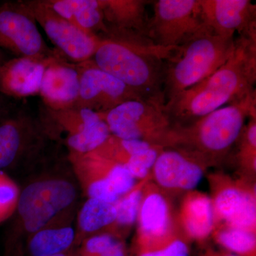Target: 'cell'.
<instances>
[{
  "label": "cell",
  "instance_id": "34",
  "mask_svg": "<svg viewBox=\"0 0 256 256\" xmlns=\"http://www.w3.org/2000/svg\"><path fill=\"white\" fill-rule=\"evenodd\" d=\"M70 256H80L78 254V252H76V250H72V252H70Z\"/></svg>",
  "mask_w": 256,
  "mask_h": 256
},
{
  "label": "cell",
  "instance_id": "7",
  "mask_svg": "<svg viewBox=\"0 0 256 256\" xmlns=\"http://www.w3.org/2000/svg\"><path fill=\"white\" fill-rule=\"evenodd\" d=\"M172 198L156 186L151 178L146 182L138 212L136 236L129 254L158 250L175 239L182 238Z\"/></svg>",
  "mask_w": 256,
  "mask_h": 256
},
{
  "label": "cell",
  "instance_id": "20",
  "mask_svg": "<svg viewBox=\"0 0 256 256\" xmlns=\"http://www.w3.org/2000/svg\"><path fill=\"white\" fill-rule=\"evenodd\" d=\"M79 74L75 66L50 57L42 78L40 94L53 110L75 107L79 94Z\"/></svg>",
  "mask_w": 256,
  "mask_h": 256
},
{
  "label": "cell",
  "instance_id": "10",
  "mask_svg": "<svg viewBox=\"0 0 256 256\" xmlns=\"http://www.w3.org/2000/svg\"><path fill=\"white\" fill-rule=\"evenodd\" d=\"M69 161L79 186L88 198L114 203L137 183L127 168L97 156L69 152Z\"/></svg>",
  "mask_w": 256,
  "mask_h": 256
},
{
  "label": "cell",
  "instance_id": "1",
  "mask_svg": "<svg viewBox=\"0 0 256 256\" xmlns=\"http://www.w3.org/2000/svg\"><path fill=\"white\" fill-rule=\"evenodd\" d=\"M256 30L235 38L228 60L196 85L165 104L172 124H191L256 92Z\"/></svg>",
  "mask_w": 256,
  "mask_h": 256
},
{
  "label": "cell",
  "instance_id": "11",
  "mask_svg": "<svg viewBox=\"0 0 256 256\" xmlns=\"http://www.w3.org/2000/svg\"><path fill=\"white\" fill-rule=\"evenodd\" d=\"M206 26L200 0H158L153 3L148 36L156 46L176 48Z\"/></svg>",
  "mask_w": 256,
  "mask_h": 256
},
{
  "label": "cell",
  "instance_id": "5",
  "mask_svg": "<svg viewBox=\"0 0 256 256\" xmlns=\"http://www.w3.org/2000/svg\"><path fill=\"white\" fill-rule=\"evenodd\" d=\"M234 46V37L220 36L206 26L174 48L164 62L165 104L214 73L230 58Z\"/></svg>",
  "mask_w": 256,
  "mask_h": 256
},
{
  "label": "cell",
  "instance_id": "16",
  "mask_svg": "<svg viewBox=\"0 0 256 256\" xmlns=\"http://www.w3.org/2000/svg\"><path fill=\"white\" fill-rule=\"evenodd\" d=\"M44 133L40 122L18 116L0 124V171L13 168L21 160L38 156Z\"/></svg>",
  "mask_w": 256,
  "mask_h": 256
},
{
  "label": "cell",
  "instance_id": "36",
  "mask_svg": "<svg viewBox=\"0 0 256 256\" xmlns=\"http://www.w3.org/2000/svg\"><path fill=\"white\" fill-rule=\"evenodd\" d=\"M4 64L2 60V56L1 52H0V66Z\"/></svg>",
  "mask_w": 256,
  "mask_h": 256
},
{
  "label": "cell",
  "instance_id": "33",
  "mask_svg": "<svg viewBox=\"0 0 256 256\" xmlns=\"http://www.w3.org/2000/svg\"><path fill=\"white\" fill-rule=\"evenodd\" d=\"M100 256H129V250L124 240H118Z\"/></svg>",
  "mask_w": 256,
  "mask_h": 256
},
{
  "label": "cell",
  "instance_id": "3",
  "mask_svg": "<svg viewBox=\"0 0 256 256\" xmlns=\"http://www.w3.org/2000/svg\"><path fill=\"white\" fill-rule=\"evenodd\" d=\"M250 117H256V92L191 124H172L164 148L185 152L208 168L216 166L228 156Z\"/></svg>",
  "mask_w": 256,
  "mask_h": 256
},
{
  "label": "cell",
  "instance_id": "4",
  "mask_svg": "<svg viewBox=\"0 0 256 256\" xmlns=\"http://www.w3.org/2000/svg\"><path fill=\"white\" fill-rule=\"evenodd\" d=\"M174 48L107 37L101 38L92 60L143 100L164 106V62Z\"/></svg>",
  "mask_w": 256,
  "mask_h": 256
},
{
  "label": "cell",
  "instance_id": "30",
  "mask_svg": "<svg viewBox=\"0 0 256 256\" xmlns=\"http://www.w3.org/2000/svg\"><path fill=\"white\" fill-rule=\"evenodd\" d=\"M118 240L109 233L96 234L84 239L76 252L80 256H100Z\"/></svg>",
  "mask_w": 256,
  "mask_h": 256
},
{
  "label": "cell",
  "instance_id": "32",
  "mask_svg": "<svg viewBox=\"0 0 256 256\" xmlns=\"http://www.w3.org/2000/svg\"><path fill=\"white\" fill-rule=\"evenodd\" d=\"M206 242L200 246L201 248L196 256H238L220 247L214 248L207 245Z\"/></svg>",
  "mask_w": 256,
  "mask_h": 256
},
{
  "label": "cell",
  "instance_id": "13",
  "mask_svg": "<svg viewBox=\"0 0 256 256\" xmlns=\"http://www.w3.org/2000/svg\"><path fill=\"white\" fill-rule=\"evenodd\" d=\"M18 57L45 60L52 56L33 15L24 3L0 5V47Z\"/></svg>",
  "mask_w": 256,
  "mask_h": 256
},
{
  "label": "cell",
  "instance_id": "15",
  "mask_svg": "<svg viewBox=\"0 0 256 256\" xmlns=\"http://www.w3.org/2000/svg\"><path fill=\"white\" fill-rule=\"evenodd\" d=\"M208 166L180 150L162 148L152 169L151 180L171 197L194 190L201 182Z\"/></svg>",
  "mask_w": 256,
  "mask_h": 256
},
{
  "label": "cell",
  "instance_id": "23",
  "mask_svg": "<svg viewBox=\"0 0 256 256\" xmlns=\"http://www.w3.org/2000/svg\"><path fill=\"white\" fill-rule=\"evenodd\" d=\"M75 229L66 222L54 224L30 236L22 250L23 256H54L75 247Z\"/></svg>",
  "mask_w": 256,
  "mask_h": 256
},
{
  "label": "cell",
  "instance_id": "9",
  "mask_svg": "<svg viewBox=\"0 0 256 256\" xmlns=\"http://www.w3.org/2000/svg\"><path fill=\"white\" fill-rule=\"evenodd\" d=\"M98 114L112 136L162 148L172 127L164 106L142 99L126 101L108 112Z\"/></svg>",
  "mask_w": 256,
  "mask_h": 256
},
{
  "label": "cell",
  "instance_id": "8",
  "mask_svg": "<svg viewBox=\"0 0 256 256\" xmlns=\"http://www.w3.org/2000/svg\"><path fill=\"white\" fill-rule=\"evenodd\" d=\"M215 227L224 225L256 233L255 180L216 172L208 176Z\"/></svg>",
  "mask_w": 256,
  "mask_h": 256
},
{
  "label": "cell",
  "instance_id": "21",
  "mask_svg": "<svg viewBox=\"0 0 256 256\" xmlns=\"http://www.w3.org/2000/svg\"><path fill=\"white\" fill-rule=\"evenodd\" d=\"M52 56L45 60L18 57L4 62L0 66V92L18 98L40 94L44 73Z\"/></svg>",
  "mask_w": 256,
  "mask_h": 256
},
{
  "label": "cell",
  "instance_id": "26",
  "mask_svg": "<svg viewBox=\"0 0 256 256\" xmlns=\"http://www.w3.org/2000/svg\"><path fill=\"white\" fill-rule=\"evenodd\" d=\"M154 146H156L144 141L121 139L110 134L92 152L101 158L124 165L128 169L143 153Z\"/></svg>",
  "mask_w": 256,
  "mask_h": 256
},
{
  "label": "cell",
  "instance_id": "6",
  "mask_svg": "<svg viewBox=\"0 0 256 256\" xmlns=\"http://www.w3.org/2000/svg\"><path fill=\"white\" fill-rule=\"evenodd\" d=\"M40 124L46 138L78 154L96 150L111 134L98 114L82 108L53 110L45 106Z\"/></svg>",
  "mask_w": 256,
  "mask_h": 256
},
{
  "label": "cell",
  "instance_id": "12",
  "mask_svg": "<svg viewBox=\"0 0 256 256\" xmlns=\"http://www.w3.org/2000/svg\"><path fill=\"white\" fill-rule=\"evenodd\" d=\"M23 3L52 43L69 60L78 64L92 60L100 44V37L82 31L57 14L44 1Z\"/></svg>",
  "mask_w": 256,
  "mask_h": 256
},
{
  "label": "cell",
  "instance_id": "28",
  "mask_svg": "<svg viewBox=\"0 0 256 256\" xmlns=\"http://www.w3.org/2000/svg\"><path fill=\"white\" fill-rule=\"evenodd\" d=\"M236 163L238 175L255 180L256 172V117L245 124L238 141Z\"/></svg>",
  "mask_w": 256,
  "mask_h": 256
},
{
  "label": "cell",
  "instance_id": "25",
  "mask_svg": "<svg viewBox=\"0 0 256 256\" xmlns=\"http://www.w3.org/2000/svg\"><path fill=\"white\" fill-rule=\"evenodd\" d=\"M150 178V174L144 180L138 181L129 192L120 197L116 202V218L108 233L120 240H124L136 224L143 188Z\"/></svg>",
  "mask_w": 256,
  "mask_h": 256
},
{
  "label": "cell",
  "instance_id": "18",
  "mask_svg": "<svg viewBox=\"0 0 256 256\" xmlns=\"http://www.w3.org/2000/svg\"><path fill=\"white\" fill-rule=\"evenodd\" d=\"M107 34L104 38L148 41L150 18L144 0H100ZM151 41V40H150Z\"/></svg>",
  "mask_w": 256,
  "mask_h": 256
},
{
  "label": "cell",
  "instance_id": "29",
  "mask_svg": "<svg viewBox=\"0 0 256 256\" xmlns=\"http://www.w3.org/2000/svg\"><path fill=\"white\" fill-rule=\"evenodd\" d=\"M20 192L14 180L5 172L0 171V223L14 214Z\"/></svg>",
  "mask_w": 256,
  "mask_h": 256
},
{
  "label": "cell",
  "instance_id": "24",
  "mask_svg": "<svg viewBox=\"0 0 256 256\" xmlns=\"http://www.w3.org/2000/svg\"><path fill=\"white\" fill-rule=\"evenodd\" d=\"M116 218V202L88 198L79 210L75 246L90 236L108 233Z\"/></svg>",
  "mask_w": 256,
  "mask_h": 256
},
{
  "label": "cell",
  "instance_id": "27",
  "mask_svg": "<svg viewBox=\"0 0 256 256\" xmlns=\"http://www.w3.org/2000/svg\"><path fill=\"white\" fill-rule=\"evenodd\" d=\"M220 248L238 256H256V233L228 226H216L210 236Z\"/></svg>",
  "mask_w": 256,
  "mask_h": 256
},
{
  "label": "cell",
  "instance_id": "22",
  "mask_svg": "<svg viewBox=\"0 0 256 256\" xmlns=\"http://www.w3.org/2000/svg\"><path fill=\"white\" fill-rule=\"evenodd\" d=\"M45 3L57 14L90 34H107L100 0H48Z\"/></svg>",
  "mask_w": 256,
  "mask_h": 256
},
{
  "label": "cell",
  "instance_id": "35",
  "mask_svg": "<svg viewBox=\"0 0 256 256\" xmlns=\"http://www.w3.org/2000/svg\"><path fill=\"white\" fill-rule=\"evenodd\" d=\"M72 250L68 252H65V254H58V255H56L54 256H70V252H72Z\"/></svg>",
  "mask_w": 256,
  "mask_h": 256
},
{
  "label": "cell",
  "instance_id": "2",
  "mask_svg": "<svg viewBox=\"0 0 256 256\" xmlns=\"http://www.w3.org/2000/svg\"><path fill=\"white\" fill-rule=\"evenodd\" d=\"M75 176L63 172L43 173L20 188L16 218L5 242L4 256H18L22 242L52 224L66 222L78 197Z\"/></svg>",
  "mask_w": 256,
  "mask_h": 256
},
{
  "label": "cell",
  "instance_id": "31",
  "mask_svg": "<svg viewBox=\"0 0 256 256\" xmlns=\"http://www.w3.org/2000/svg\"><path fill=\"white\" fill-rule=\"evenodd\" d=\"M129 256H190V244L180 237L162 248L152 252L129 254Z\"/></svg>",
  "mask_w": 256,
  "mask_h": 256
},
{
  "label": "cell",
  "instance_id": "19",
  "mask_svg": "<svg viewBox=\"0 0 256 256\" xmlns=\"http://www.w3.org/2000/svg\"><path fill=\"white\" fill-rule=\"evenodd\" d=\"M176 220L180 236L188 244L206 242L215 228L210 196L195 190L186 192L176 210Z\"/></svg>",
  "mask_w": 256,
  "mask_h": 256
},
{
  "label": "cell",
  "instance_id": "17",
  "mask_svg": "<svg viewBox=\"0 0 256 256\" xmlns=\"http://www.w3.org/2000/svg\"><path fill=\"white\" fill-rule=\"evenodd\" d=\"M205 24L220 36L234 38L256 30V8L250 0H200Z\"/></svg>",
  "mask_w": 256,
  "mask_h": 256
},
{
  "label": "cell",
  "instance_id": "14",
  "mask_svg": "<svg viewBox=\"0 0 256 256\" xmlns=\"http://www.w3.org/2000/svg\"><path fill=\"white\" fill-rule=\"evenodd\" d=\"M76 66L80 86L75 107L105 114L126 101L142 99L124 82L98 68L92 60Z\"/></svg>",
  "mask_w": 256,
  "mask_h": 256
}]
</instances>
